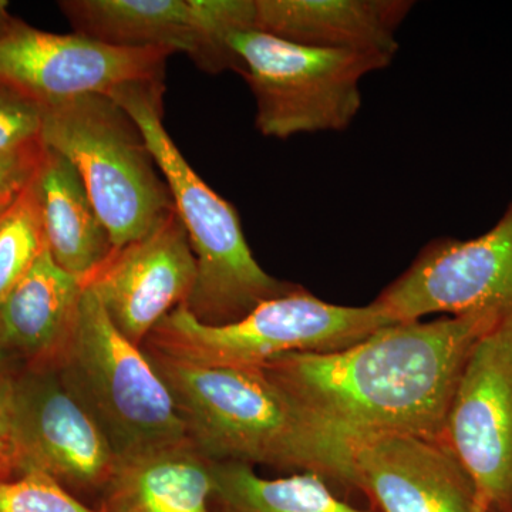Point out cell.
Here are the masks:
<instances>
[{
  "mask_svg": "<svg viewBox=\"0 0 512 512\" xmlns=\"http://www.w3.org/2000/svg\"><path fill=\"white\" fill-rule=\"evenodd\" d=\"M375 303L394 323L512 308V201L481 237L431 242Z\"/></svg>",
  "mask_w": 512,
  "mask_h": 512,
  "instance_id": "8fae6325",
  "label": "cell"
},
{
  "mask_svg": "<svg viewBox=\"0 0 512 512\" xmlns=\"http://www.w3.org/2000/svg\"><path fill=\"white\" fill-rule=\"evenodd\" d=\"M356 490L380 512H474L481 497L444 437L382 431L353 437Z\"/></svg>",
  "mask_w": 512,
  "mask_h": 512,
  "instance_id": "4fadbf2b",
  "label": "cell"
},
{
  "mask_svg": "<svg viewBox=\"0 0 512 512\" xmlns=\"http://www.w3.org/2000/svg\"><path fill=\"white\" fill-rule=\"evenodd\" d=\"M84 284L49 249L0 303V339L23 369H53L72 338Z\"/></svg>",
  "mask_w": 512,
  "mask_h": 512,
  "instance_id": "2e32d148",
  "label": "cell"
},
{
  "mask_svg": "<svg viewBox=\"0 0 512 512\" xmlns=\"http://www.w3.org/2000/svg\"><path fill=\"white\" fill-rule=\"evenodd\" d=\"M53 369L119 460L190 440L146 350L114 326L89 286L72 338Z\"/></svg>",
  "mask_w": 512,
  "mask_h": 512,
  "instance_id": "5b68a950",
  "label": "cell"
},
{
  "mask_svg": "<svg viewBox=\"0 0 512 512\" xmlns=\"http://www.w3.org/2000/svg\"><path fill=\"white\" fill-rule=\"evenodd\" d=\"M197 261L175 208L146 237L114 249L84 284L117 329L143 346L157 323L190 298Z\"/></svg>",
  "mask_w": 512,
  "mask_h": 512,
  "instance_id": "5bb4252c",
  "label": "cell"
},
{
  "mask_svg": "<svg viewBox=\"0 0 512 512\" xmlns=\"http://www.w3.org/2000/svg\"><path fill=\"white\" fill-rule=\"evenodd\" d=\"M35 187L50 255L60 268L86 284L116 248L79 171L45 146Z\"/></svg>",
  "mask_w": 512,
  "mask_h": 512,
  "instance_id": "ac0fdd59",
  "label": "cell"
},
{
  "mask_svg": "<svg viewBox=\"0 0 512 512\" xmlns=\"http://www.w3.org/2000/svg\"><path fill=\"white\" fill-rule=\"evenodd\" d=\"M188 439L214 463L299 470L356 490L353 437L262 369L201 366L146 349Z\"/></svg>",
  "mask_w": 512,
  "mask_h": 512,
  "instance_id": "7a4b0ae2",
  "label": "cell"
},
{
  "mask_svg": "<svg viewBox=\"0 0 512 512\" xmlns=\"http://www.w3.org/2000/svg\"><path fill=\"white\" fill-rule=\"evenodd\" d=\"M0 512H101L74 497L42 471L0 481Z\"/></svg>",
  "mask_w": 512,
  "mask_h": 512,
  "instance_id": "44dd1931",
  "label": "cell"
},
{
  "mask_svg": "<svg viewBox=\"0 0 512 512\" xmlns=\"http://www.w3.org/2000/svg\"><path fill=\"white\" fill-rule=\"evenodd\" d=\"M212 477L217 512H375L340 500L312 473L269 480L248 464L212 461Z\"/></svg>",
  "mask_w": 512,
  "mask_h": 512,
  "instance_id": "d6986e66",
  "label": "cell"
},
{
  "mask_svg": "<svg viewBox=\"0 0 512 512\" xmlns=\"http://www.w3.org/2000/svg\"><path fill=\"white\" fill-rule=\"evenodd\" d=\"M237 53L255 97V124L265 137L346 130L362 106L363 77L392 60L365 53L318 49L259 30L235 33Z\"/></svg>",
  "mask_w": 512,
  "mask_h": 512,
  "instance_id": "52a82bcc",
  "label": "cell"
},
{
  "mask_svg": "<svg viewBox=\"0 0 512 512\" xmlns=\"http://www.w3.org/2000/svg\"><path fill=\"white\" fill-rule=\"evenodd\" d=\"M46 248L33 180L9 207L0 211V303Z\"/></svg>",
  "mask_w": 512,
  "mask_h": 512,
  "instance_id": "ffe728a7",
  "label": "cell"
},
{
  "mask_svg": "<svg viewBox=\"0 0 512 512\" xmlns=\"http://www.w3.org/2000/svg\"><path fill=\"white\" fill-rule=\"evenodd\" d=\"M43 110V144L79 171L114 248L146 237L174 210L140 127L110 96L83 94Z\"/></svg>",
  "mask_w": 512,
  "mask_h": 512,
  "instance_id": "277c9868",
  "label": "cell"
},
{
  "mask_svg": "<svg viewBox=\"0 0 512 512\" xmlns=\"http://www.w3.org/2000/svg\"><path fill=\"white\" fill-rule=\"evenodd\" d=\"M25 473V458L13 434H0V481Z\"/></svg>",
  "mask_w": 512,
  "mask_h": 512,
  "instance_id": "cb8c5ba5",
  "label": "cell"
},
{
  "mask_svg": "<svg viewBox=\"0 0 512 512\" xmlns=\"http://www.w3.org/2000/svg\"><path fill=\"white\" fill-rule=\"evenodd\" d=\"M173 50L120 47L82 35L43 32L18 20L0 37V82L42 107L130 83L164 82Z\"/></svg>",
  "mask_w": 512,
  "mask_h": 512,
  "instance_id": "30bf717a",
  "label": "cell"
},
{
  "mask_svg": "<svg viewBox=\"0 0 512 512\" xmlns=\"http://www.w3.org/2000/svg\"><path fill=\"white\" fill-rule=\"evenodd\" d=\"M0 211H3V210H0Z\"/></svg>",
  "mask_w": 512,
  "mask_h": 512,
  "instance_id": "f1b7e54d",
  "label": "cell"
},
{
  "mask_svg": "<svg viewBox=\"0 0 512 512\" xmlns=\"http://www.w3.org/2000/svg\"><path fill=\"white\" fill-rule=\"evenodd\" d=\"M20 369L0 373V434H12L16 375Z\"/></svg>",
  "mask_w": 512,
  "mask_h": 512,
  "instance_id": "d4e9b609",
  "label": "cell"
},
{
  "mask_svg": "<svg viewBox=\"0 0 512 512\" xmlns=\"http://www.w3.org/2000/svg\"><path fill=\"white\" fill-rule=\"evenodd\" d=\"M18 362L15 357L10 355L9 350L3 345L2 339H0V373L8 372V370L20 369Z\"/></svg>",
  "mask_w": 512,
  "mask_h": 512,
  "instance_id": "4316f807",
  "label": "cell"
},
{
  "mask_svg": "<svg viewBox=\"0 0 512 512\" xmlns=\"http://www.w3.org/2000/svg\"><path fill=\"white\" fill-rule=\"evenodd\" d=\"M407 0H255V29L296 45L393 60Z\"/></svg>",
  "mask_w": 512,
  "mask_h": 512,
  "instance_id": "9a60e30c",
  "label": "cell"
},
{
  "mask_svg": "<svg viewBox=\"0 0 512 512\" xmlns=\"http://www.w3.org/2000/svg\"><path fill=\"white\" fill-rule=\"evenodd\" d=\"M163 93L164 82L130 83L107 96L140 127L187 232L197 281L185 308L204 325H228L298 285L266 274L255 261L234 205L201 180L168 136Z\"/></svg>",
  "mask_w": 512,
  "mask_h": 512,
  "instance_id": "3957f363",
  "label": "cell"
},
{
  "mask_svg": "<svg viewBox=\"0 0 512 512\" xmlns=\"http://www.w3.org/2000/svg\"><path fill=\"white\" fill-rule=\"evenodd\" d=\"M45 110L37 101L0 82V154L42 141Z\"/></svg>",
  "mask_w": 512,
  "mask_h": 512,
  "instance_id": "7402d4cb",
  "label": "cell"
},
{
  "mask_svg": "<svg viewBox=\"0 0 512 512\" xmlns=\"http://www.w3.org/2000/svg\"><path fill=\"white\" fill-rule=\"evenodd\" d=\"M12 434L25 473L42 471L83 503L92 498L96 508L119 458L55 369L19 370Z\"/></svg>",
  "mask_w": 512,
  "mask_h": 512,
  "instance_id": "7c38bea8",
  "label": "cell"
},
{
  "mask_svg": "<svg viewBox=\"0 0 512 512\" xmlns=\"http://www.w3.org/2000/svg\"><path fill=\"white\" fill-rule=\"evenodd\" d=\"M18 20L15 16L10 15L9 2L0 0V37L5 36Z\"/></svg>",
  "mask_w": 512,
  "mask_h": 512,
  "instance_id": "484cf974",
  "label": "cell"
},
{
  "mask_svg": "<svg viewBox=\"0 0 512 512\" xmlns=\"http://www.w3.org/2000/svg\"><path fill=\"white\" fill-rule=\"evenodd\" d=\"M505 311L394 323L348 349L286 353L261 369L352 437L382 431L443 437L468 357Z\"/></svg>",
  "mask_w": 512,
  "mask_h": 512,
  "instance_id": "6da1fadb",
  "label": "cell"
},
{
  "mask_svg": "<svg viewBox=\"0 0 512 512\" xmlns=\"http://www.w3.org/2000/svg\"><path fill=\"white\" fill-rule=\"evenodd\" d=\"M74 33L120 47H165L185 53L208 74L244 64L235 33L255 29V0H64L57 3Z\"/></svg>",
  "mask_w": 512,
  "mask_h": 512,
  "instance_id": "ba28073f",
  "label": "cell"
},
{
  "mask_svg": "<svg viewBox=\"0 0 512 512\" xmlns=\"http://www.w3.org/2000/svg\"><path fill=\"white\" fill-rule=\"evenodd\" d=\"M390 325L375 302L333 305L298 285L228 325H204L180 305L151 330L144 348L194 365L261 369L286 353L348 349Z\"/></svg>",
  "mask_w": 512,
  "mask_h": 512,
  "instance_id": "8992f818",
  "label": "cell"
},
{
  "mask_svg": "<svg viewBox=\"0 0 512 512\" xmlns=\"http://www.w3.org/2000/svg\"><path fill=\"white\" fill-rule=\"evenodd\" d=\"M443 437L473 477L487 512H512V308L468 357Z\"/></svg>",
  "mask_w": 512,
  "mask_h": 512,
  "instance_id": "9c48e42d",
  "label": "cell"
},
{
  "mask_svg": "<svg viewBox=\"0 0 512 512\" xmlns=\"http://www.w3.org/2000/svg\"><path fill=\"white\" fill-rule=\"evenodd\" d=\"M43 154V141L23 150L0 154V210L9 207L32 184Z\"/></svg>",
  "mask_w": 512,
  "mask_h": 512,
  "instance_id": "603a6c76",
  "label": "cell"
},
{
  "mask_svg": "<svg viewBox=\"0 0 512 512\" xmlns=\"http://www.w3.org/2000/svg\"><path fill=\"white\" fill-rule=\"evenodd\" d=\"M474 512H487V507H485L483 498H481L480 503H478L476 511Z\"/></svg>",
  "mask_w": 512,
  "mask_h": 512,
  "instance_id": "83f0119b",
  "label": "cell"
},
{
  "mask_svg": "<svg viewBox=\"0 0 512 512\" xmlns=\"http://www.w3.org/2000/svg\"><path fill=\"white\" fill-rule=\"evenodd\" d=\"M212 497V461L185 440L117 461L96 510L217 512Z\"/></svg>",
  "mask_w": 512,
  "mask_h": 512,
  "instance_id": "e0dca14e",
  "label": "cell"
}]
</instances>
